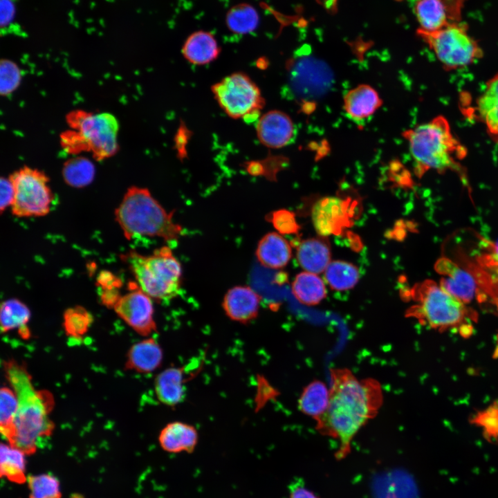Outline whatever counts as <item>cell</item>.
<instances>
[{
  "label": "cell",
  "instance_id": "cell-24",
  "mask_svg": "<svg viewBox=\"0 0 498 498\" xmlns=\"http://www.w3.org/2000/svg\"><path fill=\"white\" fill-rule=\"evenodd\" d=\"M220 50L213 35L203 30L191 34L182 48L184 57L195 65H204L215 60Z\"/></svg>",
  "mask_w": 498,
  "mask_h": 498
},
{
  "label": "cell",
  "instance_id": "cell-41",
  "mask_svg": "<svg viewBox=\"0 0 498 498\" xmlns=\"http://www.w3.org/2000/svg\"><path fill=\"white\" fill-rule=\"evenodd\" d=\"M97 282L102 289L119 288L122 285L121 280L109 271H102L98 277Z\"/></svg>",
  "mask_w": 498,
  "mask_h": 498
},
{
  "label": "cell",
  "instance_id": "cell-44",
  "mask_svg": "<svg viewBox=\"0 0 498 498\" xmlns=\"http://www.w3.org/2000/svg\"><path fill=\"white\" fill-rule=\"evenodd\" d=\"M459 332L461 337L468 338L472 335L473 333V327L469 323H464L459 327Z\"/></svg>",
  "mask_w": 498,
  "mask_h": 498
},
{
  "label": "cell",
  "instance_id": "cell-5",
  "mask_svg": "<svg viewBox=\"0 0 498 498\" xmlns=\"http://www.w3.org/2000/svg\"><path fill=\"white\" fill-rule=\"evenodd\" d=\"M470 233V232H469ZM461 237L450 250V257L467 270L478 286L477 300L492 302L498 311V239L490 240L477 232Z\"/></svg>",
  "mask_w": 498,
  "mask_h": 498
},
{
  "label": "cell",
  "instance_id": "cell-7",
  "mask_svg": "<svg viewBox=\"0 0 498 498\" xmlns=\"http://www.w3.org/2000/svg\"><path fill=\"white\" fill-rule=\"evenodd\" d=\"M125 257L138 285L151 298L167 300L178 295L182 268L170 248L163 246L147 256L131 251Z\"/></svg>",
  "mask_w": 498,
  "mask_h": 498
},
{
  "label": "cell",
  "instance_id": "cell-39",
  "mask_svg": "<svg viewBox=\"0 0 498 498\" xmlns=\"http://www.w3.org/2000/svg\"><path fill=\"white\" fill-rule=\"evenodd\" d=\"M0 191V210L3 212L5 209L12 206L15 197L14 187L9 177H1Z\"/></svg>",
  "mask_w": 498,
  "mask_h": 498
},
{
  "label": "cell",
  "instance_id": "cell-29",
  "mask_svg": "<svg viewBox=\"0 0 498 498\" xmlns=\"http://www.w3.org/2000/svg\"><path fill=\"white\" fill-rule=\"evenodd\" d=\"M25 454L10 444L1 443L0 448V472L1 477L11 482L24 483L26 477Z\"/></svg>",
  "mask_w": 498,
  "mask_h": 498
},
{
  "label": "cell",
  "instance_id": "cell-2",
  "mask_svg": "<svg viewBox=\"0 0 498 498\" xmlns=\"http://www.w3.org/2000/svg\"><path fill=\"white\" fill-rule=\"evenodd\" d=\"M4 370L18 402L14 434L8 443L25 454H33L39 443L53 432L50 418L53 397L48 391L36 389L26 367L15 360L5 362Z\"/></svg>",
  "mask_w": 498,
  "mask_h": 498
},
{
  "label": "cell",
  "instance_id": "cell-46",
  "mask_svg": "<svg viewBox=\"0 0 498 498\" xmlns=\"http://www.w3.org/2000/svg\"><path fill=\"white\" fill-rule=\"evenodd\" d=\"M78 496H79L78 495H76V497H74V495H73L72 498H82V497H79Z\"/></svg>",
  "mask_w": 498,
  "mask_h": 498
},
{
  "label": "cell",
  "instance_id": "cell-3",
  "mask_svg": "<svg viewBox=\"0 0 498 498\" xmlns=\"http://www.w3.org/2000/svg\"><path fill=\"white\" fill-rule=\"evenodd\" d=\"M419 178L432 170L456 173L465 185L468 178L461 164L468 149L454 134L448 120L439 115L403 133Z\"/></svg>",
  "mask_w": 498,
  "mask_h": 498
},
{
  "label": "cell",
  "instance_id": "cell-8",
  "mask_svg": "<svg viewBox=\"0 0 498 498\" xmlns=\"http://www.w3.org/2000/svg\"><path fill=\"white\" fill-rule=\"evenodd\" d=\"M468 25L461 21L450 24L434 31L418 30L447 71H456L470 66L480 59L483 50L477 40L468 33Z\"/></svg>",
  "mask_w": 498,
  "mask_h": 498
},
{
  "label": "cell",
  "instance_id": "cell-16",
  "mask_svg": "<svg viewBox=\"0 0 498 498\" xmlns=\"http://www.w3.org/2000/svg\"><path fill=\"white\" fill-rule=\"evenodd\" d=\"M257 135L264 145L273 149L285 147L295 138V124L286 113L278 110L262 115L256 126Z\"/></svg>",
  "mask_w": 498,
  "mask_h": 498
},
{
  "label": "cell",
  "instance_id": "cell-18",
  "mask_svg": "<svg viewBox=\"0 0 498 498\" xmlns=\"http://www.w3.org/2000/svg\"><path fill=\"white\" fill-rule=\"evenodd\" d=\"M474 109L490 138L498 144V72L486 82Z\"/></svg>",
  "mask_w": 498,
  "mask_h": 498
},
{
  "label": "cell",
  "instance_id": "cell-6",
  "mask_svg": "<svg viewBox=\"0 0 498 498\" xmlns=\"http://www.w3.org/2000/svg\"><path fill=\"white\" fill-rule=\"evenodd\" d=\"M409 297L415 304L407 311L406 315L418 320L421 324L439 331L460 326L475 314L465 304L455 298L439 284L426 279L416 284L409 290Z\"/></svg>",
  "mask_w": 498,
  "mask_h": 498
},
{
  "label": "cell",
  "instance_id": "cell-4",
  "mask_svg": "<svg viewBox=\"0 0 498 498\" xmlns=\"http://www.w3.org/2000/svg\"><path fill=\"white\" fill-rule=\"evenodd\" d=\"M173 215L174 212H167L147 188L136 186L127 189L115 212L127 239L142 235L177 240L183 234V228L174 222Z\"/></svg>",
  "mask_w": 498,
  "mask_h": 498
},
{
  "label": "cell",
  "instance_id": "cell-17",
  "mask_svg": "<svg viewBox=\"0 0 498 498\" xmlns=\"http://www.w3.org/2000/svg\"><path fill=\"white\" fill-rule=\"evenodd\" d=\"M260 301V295L250 287L237 286L227 291L222 307L230 319L245 324L257 317Z\"/></svg>",
  "mask_w": 498,
  "mask_h": 498
},
{
  "label": "cell",
  "instance_id": "cell-36",
  "mask_svg": "<svg viewBox=\"0 0 498 498\" xmlns=\"http://www.w3.org/2000/svg\"><path fill=\"white\" fill-rule=\"evenodd\" d=\"M22 77L21 71L14 62L1 59L0 64V93L8 96L19 86Z\"/></svg>",
  "mask_w": 498,
  "mask_h": 498
},
{
  "label": "cell",
  "instance_id": "cell-42",
  "mask_svg": "<svg viewBox=\"0 0 498 498\" xmlns=\"http://www.w3.org/2000/svg\"><path fill=\"white\" fill-rule=\"evenodd\" d=\"M113 289H102L100 294V300L102 303L109 308H113L120 298L121 295L118 290Z\"/></svg>",
  "mask_w": 498,
  "mask_h": 498
},
{
  "label": "cell",
  "instance_id": "cell-34",
  "mask_svg": "<svg viewBox=\"0 0 498 498\" xmlns=\"http://www.w3.org/2000/svg\"><path fill=\"white\" fill-rule=\"evenodd\" d=\"M93 322V315L82 306L67 308L63 315L65 332L67 335L74 338L84 336Z\"/></svg>",
  "mask_w": 498,
  "mask_h": 498
},
{
  "label": "cell",
  "instance_id": "cell-20",
  "mask_svg": "<svg viewBox=\"0 0 498 498\" xmlns=\"http://www.w3.org/2000/svg\"><path fill=\"white\" fill-rule=\"evenodd\" d=\"M198 439L199 434L195 427L181 421L167 424L158 436L160 447L169 453H191L196 448Z\"/></svg>",
  "mask_w": 498,
  "mask_h": 498
},
{
  "label": "cell",
  "instance_id": "cell-31",
  "mask_svg": "<svg viewBox=\"0 0 498 498\" xmlns=\"http://www.w3.org/2000/svg\"><path fill=\"white\" fill-rule=\"evenodd\" d=\"M62 173L67 185L75 188H82L92 183L95 168L88 158L77 156L64 163Z\"/></svg>",
  "mask_w": 498,
  "mask_h": 498
},
{
  "label": "cell",
  "instance_id": "cell-27",
  "mask_svg": "<svg viewBox=\"0 0 498 498\" xmlns=\"http://www.w3.org/2000/svg\"><path fill=\"white\" fill-rule=\"evenodd\" d=\"M330 398V388L320 380L309 383L303 390L298 400L299 409L314 420L326 410Z\"/></svg>",
  "mask_w": 498,
  "mask_h": 498
},
{
  "label": "cell",
  "instance_id": "cell-26",
  "mask_svg": "<svg viewBox=\"0 0 498 498\" xmlns=\"http://www.w3.org/2000/svg\"><path fill=\"white\" fill-rule=\"evenodd\" d=\"M292 291L297 301L308 306L318 304L326 296L323 280L317 274L307 271L296 275L292 284Z\"/></svg>",
  "mask_w": 498,
  "mask_h": 498
},
{
  "label": "cell",
  "instance_id": "cell-11",
  "mask_svg": "<svg viewBox=\"0 0 498 498\" xmlns=\"http://www.w3.org/2000/svg\"><path fill=\"white\" fill-rule=\"evenodd\" d=\"M15 197L12 214L19 217L42 216L50 209L53 195L48 185V176L42 171L27 166L13 172Z\"/></svg>",
  "mask_w": 498,
  "mask_h": 498
},
{
  "label": "cell",
  "instance_id": "cell-35",
  "mask_svg": "<svg viewBox=\"0 0 498 498\" xmlns=\"http://www.w3.org/2000/svg\"><path fill=\"white\" fill-rule=\"evenodd\" d=\"M29 498H61L60 483L50 474L30 475L27 477Z\"/></svg>",
  "mask_w": 498,
  "mask_h": 498
},
{
  "label": "cell",
  "instance_id": "cell-21",
  "mask_svg": "<svg viewBox=\"0 0 498 498\" xmlns=\"http://www.w3.org/2000/svg\"><path fill=\"white\" fill-rule=\"evenodd\" d=\"M256 257L264 267L282 268L290 261L292 249L289 242L277 232L265 234L259 241Z\"/></svg>",
  "mask_w": 498,
  "mask_h": 498
},
{
  "label": "cell",
  "instance_id": "cell-9",
  "mask_svg": "<svg viewBox=\"0 0 498 498\" xmlns=\"http://www.w3.org/2000/svg\"><path fill=\"white\" fill-rule=\"evenodd\" d=\"M66 123L82 140L86 152L97 161L114 156L118 151L117 118L109 113H95L77 109L66 116Z\"/></svg>",
  "mask_w": 498,
  "mask_h": 498
},
{
  "label": "cell",
  "instance_id": "cell-23",
  "mask_svg": "<svg viewBox=\"0 0 498 498\" xmlns=\"http://www.w3.org/2000/svg\"><path fill=\"white\" fill-rule=\"evenodd\" d=\"M324 237H313L301 241L297 249L300 266L307 272L320 274L331 261V249Z\"/></svg>",
  "mask_w": 498,
  "mask_h": 498
},
{
  "label": "cell",
  "instance_id": "cell-13",
  "mask_svg": "<svg viewBox=\"0 0 498 498\" xmlns=\"http://www.w3.org/2000/svg\"><path fill=\"white\" fill-rule=\"evenodd\" d=\"M131 288L128 293L121 295L113 309L136 332L149 336L156 330L151 298L135 283Z\"/></svg>",
  "mask_w": 498,
  "mask_h": 498
},
{
  "label": "cell",
  "instance_id": "cell-32",
  "mask_svg": "<svg viewBox=\"0 0 498 498\" xmlns=\"http://www.w3.org/2000/svg\"><path fill=\"white\" fill-rule=\"evenodd\" d=\"M259 15L250 5L241 3L231 8L226 15L228 28L236 34L252 32L259 24Z\"/></svg>",
  "mask_w": 498,
  "mask_h": 498
},
{
  "label": "cell",
  "instance_id": "cell-28",
  "mask_svg": "<svg viewBox=\"0 0 498 498\" xmlns=\"http://www.w3.org/2000/svg\"><path fill=\"white\" fill-rule=\"evenodd\" d=\"M30 312L28 306L17 299H9L1 305L0 322L2 332L17 329L23 338H27L30 331L27 324Z\"/></svg>",
  "mask_w": 498,
  "mask_h": 498
},
{
  "label": "cell",
  "instance_id": "cell-22",
  "mask_svg": "<svg viewBox=\"0 0 498 498\" xmlns=\"http://www.w3.org/2000/svg\"><path fill=\"white\" fill-rule=\"evenodd\" d=\"M163 353L159 343L152 338L144 339L131 347L127 353V369L148 374L157 369L163 361Z\"/></svg>",
  "mask_w": 498,
  "mask_h": 498
},
{
  "label": "cell",
  "instance_id": "cell-33",
  "mask_svg": "<svg viewBox=\"0 0 498 498\" xmlns=\"http://www.w3.org/2000/svg\"><path fill=\"white\" fill-rule=\"evenodd\" d=\"M0 430L2 436L9 443L14 434L17 412V398L12 388L2 387L0 391Z\"/></svg>",
  "mask_w": 498,
  "mask_h": 498
},
{
  "label": "cell",
  "instance_id": "cell-40",
  "mask_svg": "<svg viewBox=\"0 0 498 498\" xmlns=\"http://www.w3.org/2000/svg\"><path fill=\"white\" fill-rule=\"evenodd\" d=\"M1 28L8 27L15 17V5L12 0H1Z\"/></svg>",
  "mask_w": 498,
  "mask_h": 498
},
{
  "label": "cell",
  "instance_id": "cell-45",
  "mask_svg": "<svg viewBox=\"0 0 498 498\" xmlns=\"http://www.w3.org/2000/svg\"><path fill=\"white\" fill-rule=\"evenodd\" d=\"M492 357H493V358H495V359L498 358V346H497V347H496V349H495V351H494V352H493Z\"/></svg>",
  "mask_w": 498,
  "mask_h": 498
},
{
  "label": "cell",
  "instance_id": "cell-47",
  "mask_svg": "<svg viewBox=\"0 0 498 498\" xmlns=\"http://www.w3.org/2000/svg\"><path fill=\"white\" fill-rule=\"evenodd\" d=\"M497 343H498V338H497Z\"/></svg>",
  "mask_w": 498,
  "mask_h": 498
},
{
  "label": "cell",
  "instance_id": "cell-19",
  "mask_svg": "<svg viewBox=\"0 0 498 498\" xmlns=\"http://www.w3.org/2000/svg\"><path fill=\"white\" fill-rule=\"evenodd\" d=\"M377 91L368 84H360L344 97V109L355 122H360L371 116L382 105Z\"/></svg>",
  "mask_w": 498,
  "mask_h": 498
},
{
  "label": "cell",
  "instance_id": "cell-1",
  "mask_svg": "<svg viewBox=\"0 0 498 498\" xmlns=\"http://www.w3.org/2000/svg\"><path fill=\"white\" fill-rule=\"evenodd\" d=\"M331 378L329 405L315 420V427L338 442L335 456L342 459L349 454L358 431L377 414L382 404V391L377 380H359L347 369H332Z\"/></svg>",
  "mask_w": 498,
  "mask_h": 498
},
{
  "label": "cell",
  "instance_id": "cell-37",
  "mask_svg": "<svg viewBox=\"0 0 498 498\" xmlns=\"http://www.w3.org/2000/svg\"><path fill=\"white\" fill-rule=\"evenodd\" d=\"M472 423L483 428L487 440L498 443V399L486 409L478 412Z\"/></svg>",
  "mask_w": 498,
  "mask_h": 498
},
{
  "label": "cell",
  "instance_id": "cell-10",
  "mask_svg": "<svg viewBox=\"0 0 498 498\" xmlns=\"http://www.w3.org/2000/svg\"><path fill=\"white\" fill-rule=\"evenodd\" d=\"M212 91L228 116L248 122L259 120L264 100L259 88L246 74L233 73L214 84Z\"/></svg>",
  "mask_w": 498,
  "mask_h": 498
},
{
  "label": "cell",
  "instance_id": "cell-14",
  "mask_svg": "<svg viewBox=\"0 0 498 498\" xmlns=\"http://www.w3.org/2000/svg\"><path fill=\"white\" fill-rule=\"evenodd\" d=\"M465 0H417L414 11L420 29L430 32L460 22Z\"/></svg>",
  "mask_w": 498,
  "mask_h": 498
},
{
  "label": "cell",
  "instance_id": "cell-15",
  "mask_svg": "<svg viewBox=\"0 0 498 498\" xmlns=\"http://www.w3.org/2000/svg\"><path fill=\"white\" fill-rule=\"evenodd\" d=\"M434 267L442 276L439 284L455 298L465 304L477 299V282L464 268L445 255L437 260Z\"/></svg>",
  "mask_w": 498,
  "mask_h": 498
},
{
  "label": "cell",
  "instance_id": "cell-43",
  "mask_svg": "<svg viewBox=\"0 0 498 498\" xmlns=\"http://www.w3.org/2000/svg\"><path fill=\"white\" fill-rule=\"evenodd\" d=\"M289 498H318L313 492L298 483L293 484L290 488Z\"/></svg>",
  "mask_w": 498,
  "mask_h": 498
},
{
  "label": "cell",
  "instance_id": "cell-12",
  "mask_svg": "<svg viewBox=\"0 0 498 498\" xmlns=\"http://www.w3.org/2000/svg\"><path fill=\"white\" fill-rule=\"evenodd\" d=\"M357 206V201L350 197L320 199L311 210V219L316 232L324 237L341 234L353 224Z\"/></svg>",
  "mask_w": 498,
  "mask_h": 498
},
{
  "label": "cell",
  "instance_id": "cell-25",
  "mask_svg": "<svg viewBox=\"0 0 498 498\" xmlns=\"http://www.w3.org/2000/svg\"><path fill=\"white\" fill-rule=\"evenodd\" d=\"M154 389L157 398L168 406H175L185 397V378L183 369L169 367L156 378Z\"/></svg>",
  "mask_w": 498,
  "mask_h": 498
},
{
  "label": "cell",
  "instance_id": "cell-38",
  "mask_svg": "<svg viewBox=\"0 0 498 498\" xmlns=\"http://www.w3.org/2000/svg\"><path fill=\"white\" fill-rule=\"evenodd\" d=\"M269 216V221L281 234H296L299 230V225L293 212L280 209L273 212Z\"/></svg>",
  "mask_w": 498,
  "mask_h": 498
},
{
  "label": "cell",
  "instance_id": "cell-30",
  "mask_svg": "<svg viewBox=\"0 0 498 498\" xmlns=\"http://www.w3.org/2000/svg\"><path fill=\"white\" fill-rule=\"evenodd\" d=\"M324 277L331 288L346 290L352 288L358 283L360 272L353 264L335 260L331 261L325 269Z\"/></svg>",
  "mask_w": 498,
  "mask_h": 498
}]
</instances>
